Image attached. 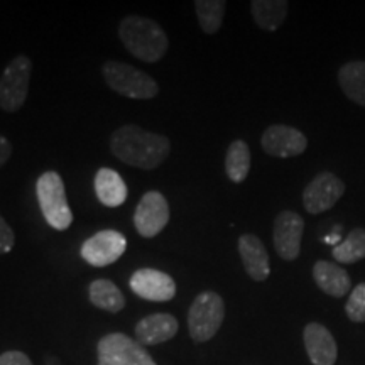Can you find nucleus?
I'll return each instance as SVG.
<instances>
[{"instance_id":"nucleus-13","label":"nucleus","mask_w":365,"mask_h":365,"mask_svg":"<svg viewBox=\"0 0 365 365\" xmlns=\"http://www.w3.org/2000/svg\"><path fill=\"white\" fill-rule=\"evenodd\" d=\"M129 286L139 298L156 301V303L171 301L176 296V282L170 274L158 269H137L130 276Z\"/></svg>"},{"instance_id":"nucleus-12","label":"nucleus","mask_w":365,"mask_h":365,"mask_svg":"<svg viewBox=\"0 0 365 365\" xmlns=\"http://www.w3.org/2000/svg\"><path fill=\"white\" fill-rule=\"evenodd\" d=\"M264 153L272 158H294L308 148V139L294 127L274 124L269 125L261 137Z\"/></svg>"},{"instance_id":"nucleus-9","label":"nucleus","mask_w":365,"mask_h":365,"mask_svg":"<svg viewBox=\"0 0 365 365\" xmlns=\"http://www.w3.org/2000/svg\"><path fill=\"white\" fill-rule=\"evenodd\" d=\"M170 205L159 191H148L139 205H137L134 213V225L139 235L145 239H153L161 234L164 227L170 223Z\"/></svg>"},{"instance_id":"nucleus-8","label":"nucleus","mask_w":365,"mask_h":365,"mask_svg":"<svg viewBox=\"0 0 365 365\" xmlns=\"http://www.w3.org/2000/svg\"><path fill=\"white\" fill-rule=\"evenodd\" d=\"M345 193V182L335 173H319L303 191V205L308 213L318 215L335 207Z\"/></svg>"},{"instance_id":"nucleus-20","label":"nucleus","mask_w":365,"mask_h":365,"mask_svg":"<svg viewBox=\"0 0 365 365\" xmlns=\"http://www.w3.org/2000/svg\"><path fill=\"white\" fill-rule=\"evenodd\" d=\"M339 83L346 97L365 107V61L345 63L339 70Z\"/></svg>"},{"instance_id":"nucleus-1","label":"nucleus","mask_w":365,"mask_h":365,"mask_svg":"<svg viewBox=\"0 0 365 365\" xmlns=\"http://www.w3.org/2000/svg\"><path fill=\"white\" fill-rule=\"evenodd\" d=\"M110 149L113 156L127 166L150 171L166 161L171 153V143L166 135L127 124L112 134Z\"/></svg>"},{"instance_id":"nucleus-14","label":"nucleus","mask_w":365,"mask_h":365,"mask_svg":"<svg viewBox=\"0 0 365 365\" xmlns=\"http://www.w3.org/2000/svg\"><path fill=\"white\" fill-rule=\"evenodd\" d=\"M303 340L313 365H333L336 362L339 346L330 330L322 323H308L304 327Z\"/></svg>"},{"instance_id":"nucleus-10","label":"nucleus","mask_w":365,"mask_h":365,"mask_svg":"<svg viewBox=\"0 0 365 365\" xmlns=\"http://www.w3.org/2000/svg\"><path fill=\"white\" fill-rule=\"evenodd\" d=\"M304 234V220L299 213L284 210L274 220L272 240L277 255L287 262L299 257L301 239Z\"/></svg>"},{"instance_id":"nucleus-19","label":"nucleus","mask_w":365,"mask_h":365,"mask_svg":"<svg viewBox=\"0 0 365 365\" xmlns=\"http://www.w3.org/2000/svg\"><path fill=\"white\" fill-rule=\"evenodd\" d=\"M289 4L286 0H254L250 4V12L261 29L276 31L286 21Z\"/></svg>"},{"instance_id":"nucleus-16","label":"nucleus","mask_w":365,"mask_h":365,"mask_svg":"<svg viewBox=\"0 0 365 365\" xmlns=\"http://www.w3.org/2000/svg\"><path fill=\"white\" fill-rule=\"evenodd\" d=\"M178 333V319L173 314L156 313L140 319L135 325V339L140 345H159Z\"/></svg>"},{"instance_id":"nucleus-7","label":"nucleus","mask_w":365,"mask_h":365,"mask_svg":"<svg viewBox=\"0 0 365 365\" xmlns=\"http://www.w3.org/2000/svg\"><path fill=\"white\" fill-rule=\"evenodd\" d=\"M98 365H156V362L137 340L124 333H108L98 341Z\"/></svg>"},{"instance_id":"nucleus-28","label":"nucleus","mask_w":365,"mask_h":365,"mask_svg":"<svg viewBox=\"0 0 365 365\" xmlns=\"http://www.w3.org/2000/svg\"><path fill=\"white\" fill-rule=\"evenodd\" d=\"M11 154H12V144L9 143V139H6V137L0 135V168L9 161Z\"/></svg>"},{"instance_id":"nucleus-24","label":"nucleus","mask_w":365,"mask_h":365,"mask_svg":"<svg viewBox=\"0 0 365 365\" xmlns=\"http://www.w3.org/2000/svg\"><path fill=\"white\" fill-rule=\"evenodd\" d=\"M331 254L340 264H355L365 259V228H354L341 244L333 247Z\"/></svg>"},{"instance_id":"nucleus-21","label":"nucleus","mask_w":365,"mask_h":365,"mask_svg":"<svg viewBox=\"0 0 365 365\" xmlns=\"http://www.w3.org/2000/svg\"><path fill=\"white\" fill-rule=\"evenodd\" d=\"M88 298L93 307L108 313H118L125 307L124 294L108 279H97L91 282L88 287Z\"/></svg>"},{"instance_id":"nucleus-23","label":"nucleus","mask_w":365,"mask_h":365,"mask_svg":"<svg viewBox=\"0 0 365 365\" xmlns=\"http://www.w3.org/2000/svg\"><path fill=\"white\" fill-rule=\"evenodd\" d=\"M225 9L227 2L223 0H196L195 12L205 34L218 33L225 17Z\"/></svg>"},{"instance_id":"nucleus-11","label":"nucleus","mask_w":365,"mask_h":365,"mask_svg":"<svg viewBox=\"0 0 365 365\" xmlns=\"http://www.w3.org/2000/svg\"><path fill=\"white\" fill-rule=\"evenodd\" d=\"M127 249V239L117 230H102L81 245V257L95 267H107L117 262Z\"/></svg>"},{"instance_id":"nucleus-2","label":"nucleus","mask_w":365,"mask_h":365,"mask_svg":"<svg viewBox=\"0 0 365 365\" xmlns=\"http://www.w3.org/2000/svg\"><path fill=\"white\" fill-rule=\"evenodd\" d=\"M118 38L127 51L140 61L156 63L166 54L170 39L156 21L140 16H127L118 26Z\"/></svg>"},{"instance_id":"nucleus-18","label":"nucleus","mask_w":365,"mask_h":365,"mask_svg":"<svg viewBox=\"0 0 365 365\" xmlns=\"http://www.w3.org/2000/svg\"><path fill=\"white\" fill-rule=\"evenodd\" d=\"M95 193L107 208H117L127 200V185L122 176L110 168H102L95 175Z\"/></svg>"},{"instance_id":"nucleus-17","label":"nucleus","mask_w":365,"mask_h":365,"mask_svg":"<svg viewBox=\"0 0 365 365\" xmlns=\"http://www.w3.org/2000/svg\"><path fill=\"white\" fill-rule=\"evenodd\" d=\"M313 279L323 293L333 296V298H344L352 286L349 272L339 264L328 261H318L314 264Z\"/></svg>"},{"instance_id":"nucleus-26","label":"nucleus","mask_w":365,"mask_h":365,"mask_svg":"<svg viewBox=\"0 0 365 365\" xmlns=\"http://www.w3.org/2000/svg\"><path fill=\"white\" fill-rule=\"evenodd\" d=\"M16 244V235L6 218L0 215V254H9Z\"/></svg>"},{"instance_id":"nucleus-22","label":"nucleus","mask_w":365,"mask_h":365,"mask_svg":"<svg viewBox=\"0 0 365 365\" xmlns=\"http://www.w3.org/2000/svg\"><path fill=\"white\" fill-rule=\"evenodd\" d=\"M225 171L232 182H242L250 171V149L244 140H234L227 149Z\"/></svg>"},{"instance_id":"nucleus-4","label":"nucleus","mask_w":365,"mask_h":365,"mask_svg":"<svg viewBox=\"0 0 365 365\" xmlns=\"http://www.w3.org/2000/svg\"><path fill=\"white\" fill-rule=\"evenodd\" d=\"M105 83L118 95L134 100H149L159 93V85L148 73L120 61H107L102 68Z\"/></svg>"},{"instance_id":"nucleus-15","label":"nucleus","mask_w":365,"mask_h":365,"mask_svg":"<svg viewBox=\"0 0 365 365\" xmlns=\"http://www.w3.org/2000/svg\"><path fill=\"white\" fill-rule=\"evenodd\" d=\"M239 254L244 264L245 272L249 274L250 279L262 282L266 281L271 274V262H269V254L266 245L259 237L252 234H244L239 237Z\"/></svg>"},{"instance_id":"nucleus-6","label":"nucleus","mask_w":365,"mask_h":365,"mask_svg":"<svg viewBox=\"0 0 365 365\" xmlns=\"http://www.w3.org/2000/svg\"><path fill=\"white\" fill-rule=\"evenodd\" d=\"M33 61L19 54L9 63L0 76V108L6 112H17L26 103L29 93Z\"/></svg>"},{"instance_id":"nucleus-5","label":"nucleus","mask_w":365,"mask_h":365,"mask_svg":"<svg viewBox=\"0 0 365 365\" xmlns=\"http://www.w3.org/2000/svg\"><path fill=\"white\" fill-rule=\"evenodd\" d=\"M225 318V303L215 291H205L191 303L188 312L190 335L196 344L212 340Z\"/></svg>"},{"instance_id":"nucleus-25","label":"nucleus","mask_w":365,"mask_h":365,"mask_svg":"<svg viewBox=\"0 0 365 365\" xmlns=\"http://www.w3.org/2000/svg\"><path fill=\"white\" fill-rule=\"evenodd\" d=\"M345 313L354 323H365V282L355 286L345 304Z\"/></svg>"},{"instance_id":"nucleus-27","label":"nucleus","mask_w":365,"mask_h":365,"mask_svg":"<svg viewBox=\"0 0 365 365\" xmlns=\"http://www.w3.org/2000/svg\"><path fill=\"white\" fill-rule=\"evenodd\" d=\"M0 365H33V362H31L26 354L11 350V352L0 355Z\"/></svg>"},{"instance_id":"nucleus-3","label":"nucleus","mask_w":365,"mask_h":365,"mask_svg":"<svg viewBox=\"0 0 365 365\" xmlns=\"http://www.w3.org/2000/svg\"><path fill=\"white\" fill-rule=\"evenodd\" d=\"M39 208L44 220L56 230H66L73 223V213L68 205L63 178L56 171H46L36 182Z\"/></svg>"}]
</instances>
